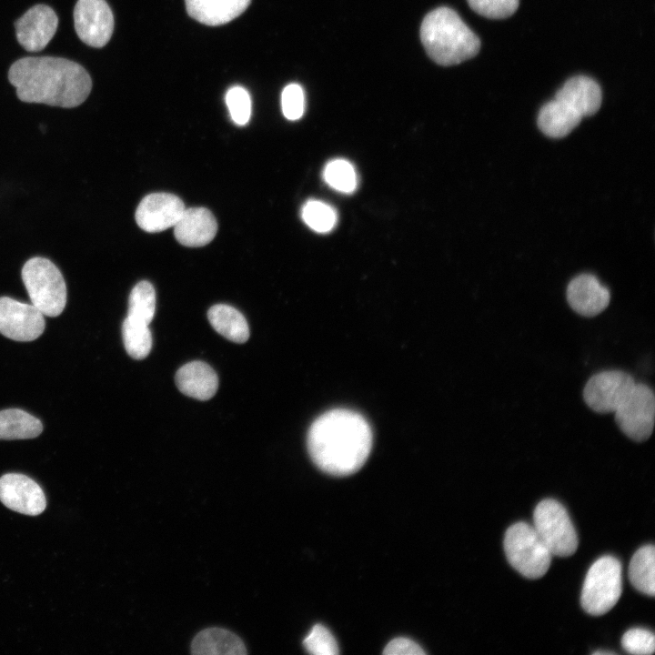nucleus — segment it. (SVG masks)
I'll list each match as a JSON object with an SVG mask.
<instances>
[{"mask_svg":"<svg viewBox=\"0 0 655 655\" xmlns=\"http://www.w3.org/2000/svg\"><path fill=\"white\" fill-rule=\"evenodd\" d=\"M372 447V432L358 413L344 408L318 417L307 433V448L314 463L324 472L346 476L358 471Z\"/></svg>","mask_w":655,"mask_h":655,"instance_id":"obj_1","label":"nucleus"},{"mask_svg":"<svg viewBox=\"0 0 655 655\" xmlns=\"http://www.w3.org/2000/svg\"><path fill=\"white\" fill-rule=\"evenodd\" d=\"M9 82L25 103L76 107L87 98L92 80L79 64L62 57H24L8 71Z\"/></svg>","mask_w":655,"mask_h":655,"instance_id":"obj_2","label":"nucleus"},{"mask_svg":"<svg viewBox=\"0 0 655 655\" xmlns=\"http://www.w3.org/2000/svg\"><path fill=\"white\" fill-rule=\"evenodd\" d=\"M420 39L428 55L444 66L472 58L480 49L478 35L455 10L447 6L426 15L420 26Z\"/></svg>","mask_w":655,"mask_h":655,"instance_id":"obj_3","label":"nucleus"},{"mask_svg":"<svg viewBox=\"0 0 655 655\" xmlns=\"http://www.w3.org/2000/svg\"><path fill=\"white\" fill-rule=\"evenodd\" d=\"M22 280L34 305L44 316H59L66 304V286L62 273L49 259L35 257L22 267Z\"/></svg>","mask_w":655,"mask_h":655,"instance_id":"obj_4","label":"nucleus"},{"mask_svg":"<svg viewBox=\"0 0 655 655\" xmlns=\"http://www.w3.org/2000/svg\"><path fill=\"white\" fill-rule=\"evenodd\" d=\"M504 550L509 563L525 578H541L550 566L552 554L526 522L514 523L507 529Z\"/></svg>","mask_w":655,"mask_h":655,"instance_id":"obj_5","label":"nucleus"},{"mask_svg":"<svg viewBox=\"0 0 655 655\" xmlns=\"http://www.w3.org/2000/svg\"><path fill=\"white\" fill-rule=\"evenodd\" d=\"M621 591L620 560L610 555L602 556L586 574L580 596L581 607L590 615H603L615 606Z\"/></svg>","mask_w":655,"mask_h":655,"instance_id":"obj_6","label":"nucleus"},{"mask_svg":"<svg viewBox=\"0 0 655 655\" xmlns=\"http://www.w3.org/2000/svg\"><path fill=\"white\" fill-rule=\"evenodd\" d=\"M533 528L552 556L569 557L578 548V536L564 508L552 499L541 500L533 512Z\"/></svg>","mask_w":655,"mask_h":655,"instance_id":"obj_7","label":"nucleus"},{"mask_svg":"<svg viewBox=\"0 0 655 655\" xmlns=\"http://www.w3.org/2000/svg\"><path fill=\"white\" fill-rule=\"evenodd\" d=\"M654 411L653 390L644 383H636L630 396L614 411L615 422L629 438L642 442L652 434Z\"/></svg>","mask_w":655,"mask_h":655,"instance_id":"obj_8","label":"nucleus"},{"mask_svg":"<svg viewBox=\"0 0 655 655\" xmlns=\"http://www.w3.org/2000/svg\"><path fill=\"white\" fill-rule=\"evenodd\" d=\"M634 378L622 370H604L591 376L583 389L588 407L600 414L614 412L635 387Z\"/></svg>","mask_w":655,"mask_h":655,"instance_id":"obj_9","label":"nucleus"},{"mask_svg":"<svg viewBox=\"0 0 655 655\" xmlns=\"http://www.w3.org/2000/svg\"><path fill=\"white\" fill-rule=\"evenodd\" d=\"M44 315L32 304L0 297V333L15 341H32L45 330Z\"/></svg>","mask_w":655,"mask_h":655,"instance_id":"obj_10","label":"nucleus"},{"mask_svg":"<svg viewBox=\"0 0 655 655\" xmlns=\"http://www.w3.org/2000/svg\"><path fill=\"white\" fill-rule=\"evenodd\" d=\"M74 21L78 37L90 46L102 47L111 38L114 16L105 0H78Z\"/></svg>","mask_w":655,"mask_h":655,"instance_id":"obj_11","label":"nucleus"},{"mask_svg":"<svg viewBox=\"0 0 655 655\" xmlns=\"http://www.w3.org/2000/svg\"><path fill=\"white\" fill-rule=\"evenodd\" d=\"M0 500L8 509L29 516L41 514L46 507L41 487L18 473H7L0 478Z\"/></svg>","mask_w":655,"mask_h":655,"instance_id":"obj_12","label":"nucleus"},{"mask_svg":"<svg viewBox=\"0 0 655 655\" xmlns=\"http://www.w3.org/2000/svg\"><path fill=\"white\" fill-rule=\"evenodd\" d=\"M185 208L183 201L174 194L152 193L141 200L135 217L143 230L160 232L174 227Z\"/></svg>","mask_w":655,"mask_h":655,"instance_id":"obj_13","label":"nucleus"},{"mask_svg":"<svg viewBox=\"0 0 655 655\" xmlns=\"http://www.w3.org/2000/svg\"><path fill=\"white\" fill-rule=\"evenodd\" d=\"M57 25V15L51 7L36 5L15 22L17 40L29 52L41 51L53 38Z\"/></svg>","mask_w":655,"mask_h":655,"instance_id":"obj_14","label":"nucleus"},{"mask_svg":"<svg viewBox=\"0 0 655 655\" xmlns=\"http://www.w3.org/2000/svg\"><path fill=\"white\" fill-rule=\"evenodd\" d=\"M567 300L579 315L592 317L607 308L610 301V290L591 274L575 277L568 285Z\"/></svg>","mask_w":655,"mask_h":655,"instance_id":"obj_15","label":"nucleus"},{"mask_svg":"<svg viewBox=\"0 0 655 655\" xmlns=\"http://www.w3.org/2000/svg\"><path fill=\"white\" fill-rule=\"evenodd\" d=\"M217 232V220L206 207L185 208L174 226V235L183 246L196 247L210 243Z\"/></svg>","mask_w":655,"mask_h":655,"instance_id":"obj_16","label":"nucleus"},{"mask_svg":"<svg viewBox=\"0 0 655 655\" xmlns=\"http://www.w3.org/2000/svg\"><path fill=\"white\" fill-rule=\"evenodd\" d=\"M175 380L183 394L199 400L211 398L218 388L217 375L203 361H191L182 366L176 371Z\"/></svg>","mask_w":655,"mask_h":655,"instance_id":"obj_17","label":"nucleus"},{"mask_svg":"<svg viewBox=\"0 0 655 655\" xmlns=\"http://www.w3.org/2000/svg\"><path fill=\"white\" fill-rule=\"evenodd\" d=\"M555 97L569 104L583 117L599 111L602 94L600 86L592 78L576 76L565 82Z\"/></svg>","mask_w":655,"mask_h":655,"instance_id":"obj_18","label":"nucleus"},{"mask_svg":"<svg viewBox=\"0 0 655 655\" xmlns=\"http://www.w3.org/2000/svg\"><path fill=\"white\" fill-rule=\"evenodd\" d=\"M188 15L207 25H221L239 16L251 0H185Z\"/></svg>","mask_w":655,"mask_h":655,"instance_id":"obj_19","label":"nucleus"},{"mask_svg":"<svg viewBox=\"0 0 655 655\" xmlns=\"http://www.w3.org/2000/svg\"><path fill=\"white\" fill-rule=\"evenodd\" d=\"M581 119L582 116L573 106L555 97L540 108L538 126L544 135L560 138L577 127Z\"/></svg>","mask_w":655,"mask_h":655,"instance_id":"obj_20","label":"nucleus"},{"mask_svg":"<svg viewBox=\"0 0 655 655\" xmlns=\"http://www.w3.org/2000/svg\"><path fill=\"white\" fill-rule=\"evenodd\" d=\"M194 654H246L243 641L234 633L221 628H208L200 631L191 644Z\"/></svg>","mask_w":655,"mask_h":655,"instance_id":"obj_21","label":"nucleus"},{"mask_svg":"<svg viewBox=\"0 0 655 655\" xmlns=\"http://www.w3.org/2000/svg\"><path fill=\"white\" fill-rule=\"evenodd\" d=\"M207 318L213 328L227 339L244 343L249 338V328L246 317L237 308L217 304L207 311Z\"/></svg>","mask_w":655,"mask_h":655,"instance_id":"obj_22","label":"nucleus"},{"mask_svg":"<svg viewBox=\"0 0 655 655\" xmlns=\"http://www.w3.org/2000/svg\"><path fill=\"white\" fill-rule=\"evenodd\" d=\"M41 421L31 414L18 408L0 411V439L34 438L41 434Z\"/></svg>","mask_w":655,"mask_h":655,"instance_id":"obj_23","label":"nucleus"},{"mask_svg":"<svg viewBox=\"0 0 655 655\" xmlns=\"http://www.w3.org/2000/svg\"><path fill=\"white\" fill-rule=\"evenodd\" d=\"M655 549L653 545L640 548L632 556L629 565V578L639 591L655 594Z\"/></svg>","mask_w":655,"mask_h":655,"instance_id":"obj_24","label":"nucleus"},{"mask_svg":"<svg viewBox=\"0 0 655 655\" xmlns=\"http://www.w3.org/2000/svg\"><path fill=\"white\" fill-rule=\"evenodd\" d=\"M156 310V291L146 280L138 282L131 290L128 299L127 317L149 325Z\"/></svg>","mask_w":655,"mask_h":655,"instance_id":"obj_25","label":"nucleus"},{"mask_svg":"<svg viewBox=\"0 0 655 655\" xmlns=\"http://www.w3.org/2000/svg\"><path fill=\"white\" fill-rule=\"evenodd\" d=\"M122 336L125 348L131 358L143 359L148 356L152 348L148 325L126 317L122 326Z\"/></svg>","mask_w":655,"mask_h":655,"instance_id":"obj_26","label":"nucleus"},{"mask_svg":"<svg viewBox=\"0 0 655 655\" xmlns=\"http://www.w3.org/2000/svg\"><path fill=\"white\" fill-rule=\"evenodd\" d=\"M323 178L333 189L345 194L354 192L358 176L353 165L346 159H333L324 167Z\"/></svg>","mask_w":655,"mask_h":655,"instance_id":"obj_27","label":"nucleus"},{"mask_svg":"<svg viewBox=\"0 0 655 655\" xmlns=\"http://www.w3.org/2000/svg\"><path fill=\"white\" fill-rule=\"evenodd\" d=\"M301 217L304 222L314 231L328 233L336 226V210L320 200H309L302 207Z\"/></svg>","mask_w":655,"mask_h":655,"instance_id":"obj_28","label":"nucleus"},{"mask_svg":"<svg viewBox=\"0 0 655 655\" xmlns=\"http://www.w3.org/2000/svg\"><path fill=\"white\" fill-rule=\"evenodd\" d=\"M306 650L315 655H337L338 643L330 631L323 625H315L303 641Z\"/></svg>","mask_w":655,"mask_h":655,"instance_id":"obj_29","label":"nucleus"},{"mask_svg":"<svg viewBox=\"0 0 655 655\" xmlns=\"http://www.w3.org/2000/svg\"><path fill=\"white\" fill-rule=\"evenodd\" d=\"M226 104L232 120L238 126L246 125L251 115V100L242 86H233L227 92Z\"/></svg>","mask_w":655,"mask_h":655,"instance_id":"obj_30","label":"nucleus"},{"mask_svg":"<svg viewBox=\"0 0 655 655\" xmlns=\"http://www.w3.org/2000/svg\"><path fill=\"white\" fill-rule=\"evenodd\" d=\"M621 645L630 654L650 655L655 650V637L649 630L633 628L623 634Z\"/></svg>","mask_w":655,"mask_h":655,"instance_id":"obj_31","label":"nucleus"},{"mask_svg":"<svg viewBox=\"0 0 655 655\" xmlns=\"http://www.w3.org/2000/svg\"><path fill=\"white\" fill-rule=\"evenodd\" d=\"M477 14L490 19H503L513 15L519 0H467Z\"/></svg>","mask_w":655,"mask_h":655,"instance_id":"obj_32","label":"nucleus"},{"mask_svg":"<svg viewBox=\"0 0 655 655\" xmlns=\"http://www.w3.org/2000/svg\"><path fill=\"white\" fill-rule=\"evenodd\" d=\"M282 112L288 120L299 119L305 111V95L298 84L287 85L281 95Z\"/></svg>","mask_w":655,"mask_h":655,"instance_id":"obj_33","label":"nucleus"},{"mask_svg":"<svg viewBox=\"0 0 655 655\" xmlns=\"http://www.w3.org/2000/svg\"><path fill=\"white\" fill-rule=\"evenodd\" d=\"M386 655H424L426 652L415 641L408 638H396L383 650Z\"/></svg>","mask_w":655,"mask_h":655,"instance_id":"obj_34","label":"nucleus"},{"mask_svg":"<svg viewBox=\"0 0 655 655\" xmlns=\"http://www.w3.org/2000/svg\"><path fill=\"white\" fill-rule=\"evenodd\" d=\"M593 654H594V655H600V654H603V655H607V654H610H610H611V655H612V654H615V653L612 652V651L598 650V651L593 652Z\"/></svg>","mask_w":655,"mask_h":655,"instance_id":"obj_35","label":"nucleus"}]
</instances>
